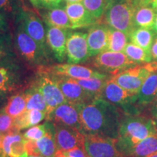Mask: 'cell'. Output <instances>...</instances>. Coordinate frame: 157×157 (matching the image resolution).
<instances>
[{"instance_id": "6", "label": "cell", "mask_w": 157, "mask_h": 157, "mask_svg": "<svg viewBox=\"0 0 157 157\" xmlns=\"http://www.w3.org/2000/svg\"><path fill=\"white\" fill-rule=\"evenodd\" d=\"M138 65L131 60L124 52L105 51L95 56L93 66L103 73L114 76Z\"/></svg>"}, {"instance_id": "32", "label": "cell", "mask_w": 157, "mask_h": 157, "mask_svg": "<svg viewBox=\"0 0 157 157\" xmlns=\"http://www.w3.org/2000/svg\"><path fill=\"white\" fill-rule=\"evenodd\" d=\"M123 52L131 60L137 64L152 61L151 56L149 51L143 50V48L137 46L132 42L128 43L126 45Z\"/></svg>"}, {"instance_id": "38", "label": "cell", "mask_w": 157, "mask_h": 157, "mask_svg": "<svg viewBox=\"0 0 157 157\" xmlns=\"http://www.w3.org/2000/svg\"><path fill=\"white\" fill-rule=\"evenodd\" d=\"M41 5L48 9L57 8L60 7L64 0H39Z\"/></svg>"}, {"instance_id": "41", "label": "cell", "mask_w": 157, "mask_h": 157, "mask_svg": "<svg viewBox=\"0 0 157 157\" xmlns=\"http://www.w3.org/2000/svg\"><path fill=\"white\" fill-rule=\"evenodd\" d=\"M150 54L151 56L152 60H157V37L154 39L153 44L150 49Z\"/></svg>"}, {"instance_id": "20", "label": "cell", "mask_w": 157, "mask_h": 157, "mask_svg": "<svg viewBox=\"0 0 157 157\" xmlns=\"http://www.w3.org/2000/svg\"><path fill=\"white\" fill-rule=\"evenodd\" d=\"M65 10L71 23L72 29L85 28L95 24L97 21L82 3L67 4Z\"/></svg>"}, {"instance_id": "43", "label": "cell", "mask_w": 157, "mask_h": 157, "mask_svg": "<svg viewBox=\"0 0 157 157\" xmlns=\"http://www.w3.org/2000/svg\"><path fill=\"white\" fill-rule=\"evenodd\" d=\"M153 0H133L134 3L137 7H140V6L143 5H151Z\"/></svg>"}, {"instance_id": "27", "label": "cell", "mask_w": 157, "mask_h": 157, "mask_svg": "<svg viewBox=\"0 0 157 157\" xmlns=\"http://www.w3.org/2000/svg\"><path fill=\"white\" fill-rule=\"evenodd\" d=\"M154 31L144 28H135L128 35L130 42L143 50L150 52L151 47L154 40Z\"/></svg>"}, {"instance_id": "19", "label": "cell", "mask_w": 157, "mask_h": 157, "mask_svg": "<svg viewBox=\"0 0 157 157\" xmlns=\"http://www.w3.org/2000/svg\"><path fill=\"white\" fill-rule=\"evenodd\" d=\"M70 31L48 25L47 44L58 61L63 62L66 57V42Z\"/></svg>"}, {"instance_id": "7", "label": "cell", "mask_w": 157, "mask_h": 157, "mask_svg": "<svg viewBox=\"0 0 157 157\" xmlns=\"http://www.w3.org/2000/svg\"><path fill=\"white\" fill-rule=\"evenodd\" d=\"M151 74L146 63L137 65L117 75L111 76L110 79L124 90L137 95L143 82Z\"/></svg>"}, {"instance_id": "29", "label": "cell", "mask_w": 157, "mask_h": 157, "mask_svg": "<svg viewBox=\"0 0 157 157\" xmlns=\"http://www.w3.org/2000/svg\"><path fill=\"white\" fill-rule=\"evenodd\" d=\"M4 109L7 114L13 119L20 117L26 111V100L24 92L13 95L8 98L4 106Z\"/></svg>"}, {"instance_id": "45", "label": "cell", "mask_w": 157, "mask_h": 157, "mask_svg": "<svg viewBox=\"0 0 157 157\" xmlns=\"http://www.w3.org/2000/svg\"><path fill=\"white\" fill-rule=\"evenodd\" d=\"M29 2H30L31 5L34 6L35 8H39L41 6L40 1L39 0H29Z\"/></svg>"}, {"instance_id": "22", "label": "cell", "mask_w": 157, "mask_h": 157, "mask_svg": "<svg viewBox=\"0 0 157 157\" xmlns=\"http://www.w3.org/2000/svg\"><path fill=\"white\" fill-rule=\"evenodd\" d=\"M26 141L20 132L10 133L4 135L2 148L7 157H29Z\"/></svg>"}, {"instance_id": "24", "label": "cell", "mask_w": 157, "mask_h": 157, "mask_svg": "<svg viewBox=\"0 0 157 157\" xmlns=\"http://www.w3.org/2000/svg\"><path fill=\"white\" fill-rule=\"evenodd\" d=\"M156 15L157 11L151 5L137 7L134 16L135 27L152 29Z\"/></svg>"}, {"instance_id": "33", "label": "cell", "mask_w": 157, "mask_h": 157, "mask_svg": "<svg viewBox=\"0 0 157 157\" xmlns=\"http://www.w3.org/2000/svg\"><path fill=\"white\" fill-rule=\"evenodd\" d=\"M110 0H83L82 4L95 18L101 19L105 14Z\"/></svg>"}, {"instance_id": "13", "label": "cell", "mask_w": 157, "mask_h": 157, "mask_svg": "<svg viewBox=\"0 0 157 157\" xmlns=\"http://www.w3.org/2000/svg\"><path fill=\"white\" fill-rule=\"evenodd\" d=\"M42 67L53 75L66 76L75 79H87L93 78H108L110 77L109 75L106 74L77 64H58L49 67Z\"/></svg>"}, {"instance_id": "48", "label": "cell", "mask_w": 157, "mask_h": 157, "mask_svg": "<svg viewBox=\"0 0 157 157\" xmlns=\"http://www.w3.org/2000/svg\"><path fill=\"white\" fill-rule=\"evenodd\" d=\"M151 5L152 6L153 8L155 9L157 11V0H153L151 3Z\"/></svg>"}, {"instance_id": "16", "label": "cell", "mask_w": 157, "mask_h": 157, "mask_svg": "<svg viewBox=\"0 0 157 157\" xmlns=\"http://www.w3.org/2000/svg\"><path fill=\"white\" fill-rule=\"evenodd\" d=\"M54 125L57 150L68 151L76 148H84V135L82 132L70 127Z\"/></svg>"}, {"instance_id": "37", "label": "cell", "mask_w": 157, "mask_h": 157, "mask_svg": "<svg viewBox=\"0 0 157 157\" xmlns=\"http://www.w3.org/2000/svg\"><path fill=\"white\" fill-rule=\"evenodd\" d=\"M15 10V0H0V12L6 13H12Z\"/></svg>"}, {"instance_id": "42", "label": "cell", "mask_w": 157, "mask_h": 157, "mask_svg": "<svg viewBox=\"0 0 157 157\" xmlns=\"http://www.w3.org/2000/svg\"><path fill=\"white\" fill-rule=\"evenodd\" d=\"M8 94L0 93V109L5 106V105L7 103V99H8Z\"/></svg>"}, {"instance_id": "36", "label": "cell", "mask_w": 157, "mask_h": 157, "mask_svg": "<svg viewBox=\"0 0 157 157\" xmlns=\"http://www.w3.org/2000/svg\"><path fill=\"white\" fill-rule=\"evenodd\" d=\"M13 56L10 35L7 31H0V60Z\"/></svg>"}, {"instance_id": "14", "label": "cell", "mask_w": 157, "mask_h": 157, "mask_svg": "<svg viewBox=\"0 0 157 157\" xmlns=\"http://www.w3.org/2000/svg\"><path fill=\"white\" fill-rule=\"evenodd\" d=\"M87 33L70 31L66 42V57L68 63L78 64L90 58L87 44Z\"/></svg>"}, {"instance_id": "49", "label": "cell", "mask_w": 157, "mask_h": 157, "mask_svg": "<svg viewBox=\"0 0 157 157\" xmlns=\"http://www.w3.org/2000/svg\"><path fill=\"white\" fill-rule=\"evenodd\" d=\"M4 135L2 132H0V149H2V140L4 137Z\"/></svg>"}, {"instance_id": "9", "label": "cell", "mask_w": 157, "mask_h": 157, "mask_svg": "<svg viewBox=\"0 0 157 157\" xmlns=\"http://www.w3.org/2000/svg\"><path fill=\"white\" fill-rule=\"evenodd\" d=\"M136 97L137 95L124 90L115 82L111 81L109 78L102 92L101 98L109 101L117 107H121L124 113L132 114L136 113L134 107Z\"/></svg>"}, {"instance_id": "3", "label": "cell", "mask_w": 157, "mask_h": 157, "mask_svg": "<svg viewBox=\"0 0 157 157\" xmlns=\"http://www.w3.org/2000/svg\"><path fill=\"white\" fill-rule=\"evenodd\" d=\"M137 6L133 0H110L105 14L107 25L129 35L134 29Z\"/></svg>"}, {"instance_id": "1", "label": "cell", "mask_w": 157, "mask_h": 157, "mask_svg": "<svg viewBox=\"0 0 157 157\" xmlns=\"http://www.w3.org/2000/svg\"><path fill=\"white\" fill-rule=\"evenodd\" d=\"M83 135H98L117 139L123 115L117 105L103 98L76 104Z\"/></svg>"}, {"instance_id": "23", "label": "cell", "mask_w": 157, "mask_h": 157, "mask_svg": "<svg viewBox=\"0 0 157 157\" xmlns=\"http://www.w3.org/2000/svg\"><path fill=\"white\" fill-rule=\"evenodd\" d=\"M157 152V133L149 136L124 153V157H146Z\"/></svg>"}, {"instance_id": "50", "label": "cell", "mask_w": 157, "mask_h": 157, "mask_svg": "<svg viewBox=\"0 0 157 157\" xmlns=\"http://www.w3.org/2000/svg\"><path fill=\"white\" fill-rule=\"evenodd\" d=\"M0 157H7L5 153H4L2 148L0 149Z\"/></svg>"}, {"instance_id": "30", "label": "cell", "mask_w": 157, "mask_h": 157, "mask_svg": "<svg viewBox=\"0 0 157 157\" xmlns=\"http://www.w3.org/2000/svg\"><path fill=\"white\" fill-rule=\"evenodd\" d=\"M128 35L109 27V39L108 51L116 52H123L125 47L128 44Z\"/></svg>"}, {"instance_id": "31", "label": "cell", "mask_w": 157, "mask_h": 157, "mask_svg": "<svg viewBox=\"0 0 157 157\" xmlns=\"http://www.w3.org/2000/svg\"><path fill=\"white\" fill-rule=\"evenodd\" d=\"M109 78H87V79H75L74 78V79L83 89L87 91L95 98H101L102 92Z\"/></svg>"}, {"instance_id": "34", "label": "cell", "mask_w": 157, "mask_h": 157, "mask_svg": "<svg viewBox=\"0 0 157 157\" xmlns=\"http://www.w3.org/2000/svg\"><path fill=\"white\" fill-rule=\"evenodd\" d=\"M0 132L4 135L10 133H18L15 126V120L4 109V106L0 109Z\"/></svg>"}, {"instance_id": "44", "label": "cell", "mask_w": 157, "mask_h": 157, "mask_svg": "<svg viewBox=\"0 0 157 157\" xmlns=\"http://www.w3.org/2000/svg\"><path fill=\"white\" fill-rule=\"evenodd\" d=\"M148 64L151 71H152V73H156V72H157V60L148 63Z\"/></svg>"}, {"instance_id": "52", "label": "cell", "mask_w": 157, "mask_h": 157, "mask_svg": "<svg viewBox=\"0 0 157 157\" xmlns=\"http://www.w3.org/2000/svg\"><path fill=\"white\" fill-rule=\"evenodd\" d=\"M29 157H44V156H30Z\"/></svg>"}, {"instance_id": "26", "label": "cell", "mask_w": 157, "mask_h": 157, "mask_svg": "<svg viewBox=\"0 0 157 157\" xmlns=\"http://www.w3.org/2000/svg\"><path fill=\"white\" fill-rule=\"evenodd\" d=\"M44 21L46 24L50 26L72 29L71 23L70 22L67 13L65 9L60 7L50 9V10L44 15Z\"/></svg>"}, {"instance_id": "21", "label": "cell", "mask_w": 157, "mask_h": 157, "mask_svg": "<svg viewBox=\"0 0 157 157\" xmlns=\"http://www.w3.org/2000/svg\"><path fill=\"white\" fill-rule=\"evenodd\" d=\"M157 95V72L153 73L143 82L136 97L134 104L135 112L140 113V110L148 107Z\"/></svg>"}, {"instance_id": "8", "label": "cell", "mask_w": 157, "mask_h": 157, "mask_svg": "<svg viewBox=\"0 0 157 157\" xmlns=\"http://www.w3.org/2000/svg\"><path fill=\"white\" fill-rule=\"evenodd\" d=\"M84 149L88 157H124L119 151L117 139L98 135H84Z\"/></svg>"}, {"instance_id": "2", "label": "cell", "mask_w": 157, "mask_h": 157, "mask_svg": "<svg viewBox=\"0 0 157 157\" xmlns=\"http://www.w3.org/2000/svg\"><path fill=\"white\" fill-rule=\"evenodd\" d=\"M157 133V123L151 113H124L119 129L116 146L121 154L127 149Z\"/></svg>"}, {"instance_id": "17", "label": "cell", "mask_w": 157, "mask_h": 157, "mask_svg": "<svg viewBox=\"0 0 157 157\" xmlns=\"http://www.w3.org/2000/svg\"><path fill=\"white\" fill-rule=\"evenodd\" d=\"M25 148L30 156H42L44 157H54L58 151L55 135V125L49 121L48 132L44 137L37 141L27 140Z\"/></svg>"}, {"instance_id": "35", "label": "cell", "mask_w": 157, "mask_h": 157, "mask_svg": "<svg viewBox=\"0 0 157 157\" xmlns=\"http://www.w3.org/2000/svg\"><path fill=\"white\" fill-rule=\"evenodd\" d=\"M49 126V121H47L46 122L42 124L34 125V126L30 127L27 129L23 134V137L25 140L31 141H37L40 140L42 137H44L48 132Z\"/></svg>"}, {"instance_id": "39", "label": "cell", "mask_w": 157, "mask_h": 157, "mask_svg": "<svg viewBox=\"0 0 157 157\" xmlns=\"http://www.w3.org/2000/svg\"><path fill=\"white\" fill-rule=\"evenodd\" d=\"M0 31H8V23L5 14L0 12Z\"/></svg>"}, {"instance_id": "11", "label": "cell", "mask_w": 157, "mask_h": 157, "mask_svg": "<svg viewBox=\"0 0 157 157\" xmlns=\"http://www.w3.org/2000/svg\"><path fill=\"white\" fill-rule=\"evenodd\" d=\"M17 22L22 25L25 32L39 44L44 52L48 53L46 31L39 17L33 12L21 9L17 15Z\"/></svg>"}, {"instance_id": "40", "label": "cell", "mask_w": 157, "mask_h": 157, "mask_svg": "<svg viewBox=\"0 0 157 157\" xmlns=\"http://www.w3.org/2000/svg\"><path fill=\"white\" fill-rule=\"evenodd\" d=\"M148 110L150 113L154 117H157V95L153 101L151 102L150 104L148 105Z\"/></svg>"}, {"instance_id": "46", "label": "cell", "mask_w": 157, "mask_h": 157, "mask_svg": "<svg viewBox=\"0 0 157 157\" xmlns=\"http://www.w3.org/2000/svg\"><path fill=\"white\" fill-rule=\"evenodd\" d=\"M67 2V4L71 3H82L83 0H65Z\"/></svg>"}, {"instance_id": "15", "label": "cell", "mask_w": 157, "mask_h": 157, "mask_svg": "<svg viewBox=\"0 0 157 157\" xmlns=\"http://www.w3.org/2000/svg\"><path fill=\"white\" fill-rule=\"evenodd\" d=\"M53 76L68 102L74 104H80L88 103L96 99L94 96L83 89L74 78L56 75H53Z\"/></svg>"}, {"instance_id": "12", "label": "cell", "mask_w": 157, "mask_h": 157, "mask_svg": "<svg viewBox=\"0 0 157 157\" xmlns=\"http://www.w3.org/2000/svg\"><path fill=\"white\" fill-rule=\"evenodd\" d=\"M46 119L54 124L72 127L82 133L79 113L76 104L68 101L61 104L48 113Z\"/></svg>"}, {"instance_id": "4", "label": "cell", "mask_w": 157, "mask_h": 157, "mask_svg": "<svg viewBox=\"0 0 157 157\" xmlns=\"http://www.w3.org/2000/svg\"><path fill=\"white\" fill-rule=\"evenodd\" d=\"M15 42L19 53L26 62L32 66L44 65L48 60V53L44 52L23 29L22 25L17 22Z\"/></svg>"}, {"instance_id": "51", "label": "cell", "mask_w": 157, "mask_h": 157, "mask_svg": "<svg viewBox=\"0 0 157 157\" xmlns=\"http://www.w3.org/2000/svg\"><path fill=\"white\" fill-rule=\"evenodd\" d=\"M146 157H157V152H155L154 154L148 155V156H147Z\"/></svg>"}, {"instance_id": "47", "label": "cell", "mask_w": 157, "mask_h": 157, "mask_svg": "<svg viewBox=\"0 0 157 157\" xmlns=\"http://www.w3.org/2000/svg\"><path fill=\"white\" fill-rule=\"evenodd\" d=\"M152 30L154 31V33H156V34H157V15H156V20H155V22H154V26H153Z\"/></svg>"}, {"instance_id": "18", "label": "cell", "mask_w": 157, "mask_h": 157, "mask_svg": "<svg viewBox=\"0 0 157 157\" xmlns=\"http://www.w3.org/2000/svg\"><path fill=\"white\" fill-rule=\"evenodd\" d=\"M109 39V26L104 24H96L87 32V44L90 57L98 56L107 51Z\"/></svg>"}, {"instance_id": "5", "label": "cell", "mask_w": 157, "mask_h": 157, "mask_svg": "<svg viewBox=\"0 0 157 157\" xmlns=\"http://www.w3.org/2000/svg\"><path fill=\"white\" fill-rule=\"evenodd\" d=\"M39 90L48 106L47 114L56 107L67 102L52 74L39 68L36 80L33 82Z\"/></svg>"}, {"instance_id": "28", "label": "cell", "mask_w": 157, "mask_h": 157, "mask_svg": "<svg viewBox=\"0 0 157 157\" xmlns=\"http://www.w3.org/2000/svg\"><path fill=\"white\" fill-rule=\"evenodd\" d=\"M26 100V111L38 110L47 113L48 106L44 97L39 90L33 83L28 89L24 91Z\"/></svg>"}, {"instance_id": "10", "label": "cell", "mask_w": 157, "mask_h": 157, "mask_svg": "<svg viewBox=\"0 0 157 157\" xmlns=\"http://www.w3.org/2000/svg\"><path fill=\"white\" fill-rule=\"evenodd\" d=\"M22 84L21 68L14 56L0 60V92L9 94L16 91Z\"/></svg>"}, {"instance_id": "25", "label": "cell", "mask_w": 157, "mask_h": 157, "mask_svg": "<svg viewBox=\"0 0 157 157\" xmlns=\"http://www.w3.org/2000/svg\"><path fill=\"white\" fill-rule=\"evenodd\" d=\"M47 118V113L38 110L25 111L20 117L14 119L15 126L17 130L20 132L23 129L30 128Z\"/></svg>"}]
</instances>
